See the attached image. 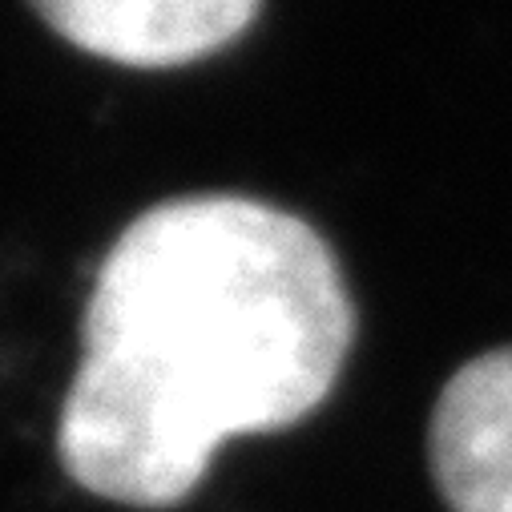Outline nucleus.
Listing matches in <instances>:
<instances>
[{
    "mask_svg": "<svg viewBox=\"0 0 512 512\" xmlns=\"http://www.w3.org/2000/svg\"><path fill=\"white\" fill-rule=\"evenodd\" d=\"M351 339V291L311 222L242 194L158 202L93 279L61 468L101 500L174 508L226 440L307 420Z\"/></svg>",
    "mask_w": 512,
    "mask_h": 512,
    "instance_id": "nucleus-1",
    "label": "nucleus"
},
{
    "mask_svg": "<svg viewBox=\"0 0 512 512\" xmlns=\"http://www.w3.org/2000/svg\"><path fill=\"white\" fill-rule=\"evenodd\" d=\"M73 49L130 69H178L234 45L263 0H29Z\"/></svg>",
    "mask_w": 512,
    "mask_h": 512,
    "instance_id": "nucleus-2",
    "label": "nucleus"
},
{
    "mask_svg": "<svg viewBox=\"0 0 512 512\" xmlns=\"http://www.w3.org/2000/svg\"><path fill=\"white\" fill-rule=\"evenodd\" d=\"M428 452L452 512H512V347L468 359L444 383Z\"/></svg>",
    "mask_w": 512,
    "mask_h": 512,
    "instance_id": "nucleus-3",
    "label": "nucleus"
}]
</instances>
